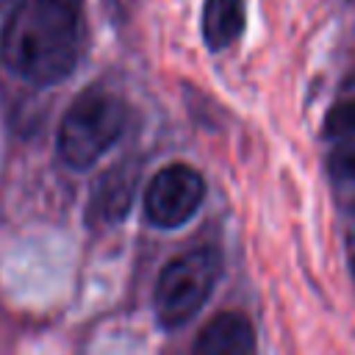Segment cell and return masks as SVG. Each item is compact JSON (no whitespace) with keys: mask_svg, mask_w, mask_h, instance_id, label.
<instances>
[{"mask_svg":"<svg viewBox=\"0 0 355 355\" xmlns=\"http://www.w3.org/2000/svg\"><path fill=\"white\" fill-rule=\"evenodd\" d=\"M83 0H17L0 33V61L31 86H55L78 67Z\"/></svg>","mask_w":355,"mask_h":355,"instance_id":"cell-1","label":"cell"},{"mask_svg":"<svg viewBox=\"0 0 355 355\" xmlns=\"http://www.w3.org/2000/svg\"><path fill=\"white\" fill-rule=\"evenodd\" d=\"M128 128V103L100 86L83 89L67 108L58 128V155L69 169H89Z\"/></svg>","mask_w":355,"mask_h":355,"instance_id":"cell-2","label":"cell"},{"mask_svg":"<svg viewBox=\"0 0 355 355\" xmlns=\"http://www.w3.org/2000/svg\"><path fill=\"white\" fill-rule=\"evenodd\" d=\"M222 275V255L216 247H194L175 255L158 275L153 291L155 322L164 330H178L197 316L208 302Z\"/></svg>","mask_w":355,"mask_h":355,"instance_id":"cell-3","label":"cell"},{"mask_svg":"<svg viewBox=\"0 0 355 355\" xmlns=\"http://www.w3.org/2000/svg\"><path fill=\"white\" fill-rule=\"evenodd\" d=\"M205 200V178L189 164H166L144 191V219L153 227L172 230L186 225Z\"/></svg>","mask_w":355,"mask_h":355,"instance_id":"cell-4","label":"cell"},{"mask_svg":"<svg viewBox=\"0 0 355 355\" xmlns=\"http://www.w3.org/2000/svg\"><path fill=\"white\" fill-rule=\"evenodd\" d=\"M133 189H136V172H130L128 166H114L108 169L92 197H89V205H86V225L89 227H108V225H116L128 208H130V200H133Z\"/></svg>","mask_w":355,"mask_h":355,"instance_id":"cell-5","label":"cell"},{"mask_svg":"<svg viewBox=\"0 0 355 355\" xmlns=\"http://www.w3.org/2000/svg\"><path fill=\"white\" fill-rule=\"evenodd\" d=\"M255 347L258 341L252 322L239 311L216 313L194 341L197 355H250L255 352Z\"/></svg>","mask_w":355,"mask_h":355,"instance_id":"cell-6","label":"cell"},{"mask_svg":"<svg viewBox=\"0 0 355 355\" xmlns=\"http://www.w3.org/2000/svg\"><path fill=\"white\" fill-rule=\"evenodd\" d=\"M247 3L244 0H205L202 6V39L208 50H225L244 33Z\"/></svg>","mask_w":355,"mask_h":355,"instance_id":"cell-7","label":"cell"},{"mask_svg":"<svg viewBox=\"0 0 355 355\" xmlns=\"http://www.w3.org/2000/svg\"><path fill=\"white\" fill-rule=\"evenodd\" d=\"M322 133L327 139H344V136L355 133V97L341 100L327 111V116L322 122Z\"/></svg>","mask_w":355,"mask_h":355,"instance_id":"cell-8","label":"cell"},{"mask_svg":"<svg viewBox=\"0 0 355 355\" xmlns=\"http://www.w3.org/2000/svg\"><path fill=\"white\" fill-rule=\"evenodd\" d=\"M327 172L336 180H347L355 183V133L344 136L338 147H333V153L327 155Z\"/></svg>","mask_w":355,"mask_h":355,"instance_id":"cell-9","label":"cell"},{"mask_svg":"<svg viewBox=\"0 0 355 355\" xmlns=\"http://www.w3.org/2000/svg\"><path fill=\"white\" fill-rule=\"evenodd\" d=\"M347 86H349V89H355V75H352V78L347 80Z\"/></svg>","mask_w":355,"mask_h":355,"instance_id":"cell-10","label":"cell"},{"mask_svg":"<svg viewBox=\"0 0 355 355\" xmlns=\"http://www.w3.org/2000/svg\"><path fill=\"white\" fill-rule=\"evenodd\" d=\"M14 0H0V8H6V6H11Z\"/></svg>","mask_w":355,"mask_h":355,"instance_id":"cell-11","label":"cell"},{"mask_svg":"<svg viewBox=\"0 0 355 355\" xmlns=\"http://www.w3.org/2000/svg\"><path fill=\"white\" fill-rule=\"evenodd\" d=\"M352 277H355V258H352Z\"/></svg>","mask_w":355,"mask_h":355,"instance_id":"cell-12","label":"cell"}]
</instances>
